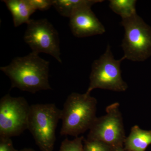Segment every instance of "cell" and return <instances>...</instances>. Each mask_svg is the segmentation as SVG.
I'll list each match as a JSON object with an SVG mask.
<instances>
[{"instance_id": "1", "label": "cell", "mask_w": 151, "mask_h": 151, "mask_svg": "<svg viewBox=\"0 0 151 151\" xmlns=\"http://www.w3.org/2000/svg\"><path fill=\"white\" fill-rule=\"evenodd\" d=\"M49 64L32 52L14 58L9 65L0 67V70L10 80L11 89L35 93L52 89L49 81Z\"/></svg>"}, {"instance_id": "2", "label": "cell", "mask_w": 151, "mask_h": 151, "mask_svg": "<svg viewBox=\"0 0 151 151\" xmlns=\"http://www.w3.org/2000/svg\"><path fill=\"white\" fill-rule=\"evenodd\" d=\"M97 105L96 98L86 92L69 94L61 110L60 135L76 137L89 130L97 118Z\"/></svg>"}, {"instance_id": "3", "label": "cell", "mask_w": 151, "mask_h": 151, "mask_svg": "<svg viewBox=\"0 0 151 151\" xmlns=\"http://www.w3.org/2000/svg\"><path fill=\"white\" fill-rule=\"evenodd\" d=\"M61 110L53 103L30 105L27 129L41 151H53Z\"/></svg>"}, {"instance_id": "4", "label": "cell", "mask_w": 151, "mask_h": 151, "mask_svg": "<svg viewBox=\"0 0 151 151\" xmlns=\"http://www.w3.org/2000/svg\"><path fill=\"white\" fill-rule=\"evenodd\" d=\"M125 59L124 56L115 59L111 46L108 45L104 54L92 63L86 93L90 94L96 89L117 92L126 91L128 85L122 78L121 69V63Z\"/></svg>"}, {"instance_id": "5", "label": "cell", "mask_w": 151, "mask_h": 151, "mask_svg": "<svg viewBox=\"0 0 151 151\" xmlns=\"http://www.w3.org/2000/svg\"><path fill=\"white\" fill-rule=\"evenodd\" d=\"M125 34L122 47L125 59L142 62L151 56V27L137 14L123 19Z\"/></svg>"}, {"instance_id": "6", "label": "cell", "mask_w": 151, "mask_h": 151, "mask_svg": "<svg viewBox=\"0 0 151 151\" xmlns=\"http://www.w3.org/2000/svg\"><path fill=\"white\" fill-rule=\"evenodd\" d=\"M126 137L120 104L116 102L106 108L105 115L97 117L87 139L100 141L114 148L124 147Z\"/></svg>"}, {"instance_id": "7", "label": "cell", "mask_w": 151, "mask_h": 151, "mask_svg": "<svg viewBox=\"0 0 151 151\" xmlns=\"http://www.w3.org/2000/svg\"><path fill=\"white\" fill-rule=\"evenodd\" d=\"M30 105L24 97L6 94L0 100V137H17L28 129Z\"/></svg>"}, {"instance_id": "8", "label": "cell", "mask_w": 151, "mask_h": 151, "mask_svg": "<svg viewBox=\"0 0 151 151\" xmlns=\"http://www.w3.org/2000/svg\"><path fill=\"white\" fill-rule=\"evenodd\" d=\"M27 24L24 40L32 52L49 54L62 63L59 35L53 26L46 19H31Z\"/></svg>"}, {"instance_id": "9", "label": "cell", "mask_w": 151, "mask_h": 151, "mask_svg": "<svg viewBox=\"0 0 151 151\" xmlns=\"http://www.w3.org/2000/svg\"><path fill=\"white\" fill-rule=\"evenodd\" d=\"M69 27L73 35L78 38L101 35L105 32L104 26L90 7L73 13L69 18Z\"/></svg>"}, {"instance_id": "10", "label": "cell", "mask_w": 151, "mask_h": 151, "mask_svg": "<svg viewBox=\"0 0 151 151\" xmlns=\"http://www.w3.org/2000/svg\"><path fill=\"white\" fill-rule=\"evenodd\" d=\"M7 7L12 17L14 26L18 27L24 24H27L31 16L36 10L29 0H4Z\"/></svg>"}, {"instance_id": "11", "label": "cell", "mask_w": 151, "mask_h": 151, "mask_svg": "<svg viewBox=\"0 0 151 151\" xmlns=\"http://www.w3.org/2000/svg\"><path fill=\"white\" fill-rule=\"evenodd\" d=\"M151 145V131L133 126L124 142V148L130 151H145Z\"/></svg>"}, {"instance_id": "12", "label": "cell", "mask_w": 151, "mask_h": 151, "mask_svg": "<svg viewBox=\"0 0 151 151\" xmlns=\"http://www.w3.org/2000/svg\"><path fill=\"white\" fill-rule=\"evenodd\" d=\"M103 0H53V6L62 16L70 18L76 11L87 7H91Z\"/></svg>"}, {"instance_id": "13", "label": "cell", "mask_w": 151, "mask_h": 151, "mask_svg": "<svg viewBox=\"0 0 151 151\" xmlns=\"http://www.w3.org/2000/svg\"><path fill=\"white\" fill-rule=\"evenodd\" d=\"M136 0H110L109 7L122 19L131 17L137 13Z\"/></svg>"}, {"instance_id": "14", "label": "cell", "mask_w": 151, "mask_h": 151, "mask_svg": "<svg viewBox=\"0 0 151 151\" xmlns=\"http://www.w3.org/2000/svg\"><path fill=\"white\" fill-rule=\"evenodd\" d=\"M84 139L83 136L71 140L66 138L61 143L59 151H84Z\"/></svg>"}, {"instance_id": "15", "label": "cell", "mask_w": 151, "mask_h": 151, "mask_svg": "<svg viewBox=\"0 0 151 151\" xmlns=\"http://www.w3.org/2000/svg\"><path fill=\"white\" fill-rule=\"evenodd\" d=\"M113 148L100 141L85 139L84 140V151H112Z\"/></svg>"}, {"instance_id": "16", "label": "cell", "mask_w": 151, "mask_h": 151, "mask_svg": "<svg viewBox=\"0 0 151 151\" xmlns=\"http://www.w3.org/2000/svg\"><path fill=\"white\" fill-rule=\"evenodd\" d=\"M36 11L47 10L53 6V0H29Z\"/></svg>"}, {"instance_id": "17", "label": "cell", "mask_w": 151, "mask_h": 151, "mask_svg": "<svg viewBox=\"0 0 151 151\" xmlns=\"http://www.w3.org/2000/svg\"><path fill=\"white\" fill-rule=\"evenodd\" d=\"M15 148L11 138L0 137V151H19Z\"/></svg>"}, {"instance_id": "18", "label": "cell", "mask_w": 151, "mask_h": 151, "mask_svg": "<svg viewBox=\"0 0 151 151\" xmlns=\"http://www.w3.org/2000/svg\"><path fill=\"white\" fill-rule=\"evenodd\" d=\"M112 151H130L124 148V147H117L112 148Z\"/></svg>"}, {"instance_id": "19", "label": "cell", "mask_w": 151, "mask_h": 151, "mask_svg": "<svg viewBox=\"0 0 151 151\" xmlns=\"http://www.w3.org/2000/svg\"><path fill=\"white\" fill-rule=\"evenodd\" d=\"M19 151H36L35 150L31 148H26L23 149L22 150H20Z\"/></svg>"}]
</instances>
